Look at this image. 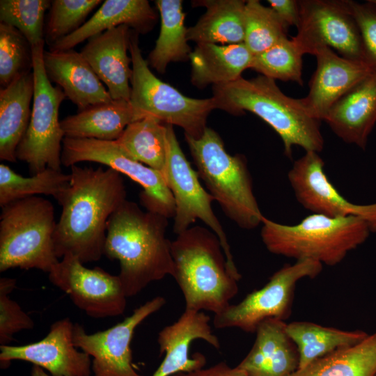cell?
<instances>
[{"label": "cell", "mask_w": 376, "mask_h": 376, "mask_svg": "<svg viewBox=\"0 0 376 376\" xmlns=\"http://www.w3.org/2000/svg\"><path fill=\"white\" fill-rule=\"evenodd\" d=\"M70 181L58 203L62 207L54 234L58 258L67 253L82 263L104 255L107 223L126 199L121 173L111 168L71 167Z\"/></svg>", "instance_id": "1"}, {"label": "cell", "mask_w": 376, "mask_h": 376, "mask_svg": "<svg viewBox=\"0 0 376 376\" xmlns=\"http://www.w3.org/2000/svg\"><path fill=\"white\" fill-rule=\"evenodd\" d=\"M167 219L143 211L127 200L111 215L104 255L118 260V276L127 297L138 295L153 281L173 276L171 242L166 237Z\"/></svg>", "instance_id": "2"}, {"label": "cell", "mask_w": 376, "mask_h": 376, "mask_svg": "<svg viewBox=\"0 0 376 376\" xmlns=\"http://www.w3.org/2000/svg\"><path fill=\"white\" fill-rule=\"evenodd\" d=\"M217 108L233 115L250 111L266 122L282 140L284 154L292 157L293 146L320 152L324 139L319 120L311 117L300 99L285 95L275 80L263 75L213 86Z\"/></svg>", "instance_id": "3"}, {"label": "cell", "mask_w": 376, "mask_h": 376, "mask_svg": "<svg viewBox=\"0 0 376 376\" xmlns=\"http://www.w3.org/2000/svg\"><path fill=\"white\" fill-rule=\"evenodd\" d=\"M173 277L180 288L185 309L219 313L238 292L218 237L207 228L191 226L171 244Z\"/></svg>", "instance_id": "4"}, {"label": "cell", "mask_w": 376, "mask_h": 376, "mask_svg": "<svg viewBox=\"0 0 376 376\" xmlns=\"http://www.w3.org/2000/svg\"><path fill=\"white\" fill-rule=\"evenodd\" d=\"M260 236L267 249L278 256L314 260L334 266L362 244L371 233L368 224L355 216L331 217L312 213L294 225L264 217Z\"/></svg>", "instance_id": "5"}, {"label": "cell", "mask_w": 376, "mask_h": 376, "mask_svg": "<svg viewBox=\"0 0 376 376\" xmlns=\"http://www.w3.org/2000/svg\"><path fill=\"white\" fill-rule=\"evenodd\" d=\"M198 177L230 220L251 230L265 217L258 206L245 157L230 155L217 132L206 127L198 138L185 135Z\"/></svg>", "instance_id": "6"}, {"label": "cell", "mask_w": 376, "mask_h": 376, "mask_svg": "<svg viewBox=\"0 0 376 376\" xmlns=\"http://www.w3.org/2000/svg\"><path fill=\"white\" fill-rule=\"evenodd\" d=\"M56 223L53 204L42 197L1 207L0 272L18 267L49 273L58 262L54 244Z\"/></svg>", "instance_id": "7"}, {"label": "cell", "mask_w": 376, "mask_h": 376, "mask_svg": "<svg viewBox=\"0 0 376 376\" xmlns=\"http://www.w3.org/2000/svg\"><path fill=\"white\" fill-rule=\"evenodd\" d=\"M129 52L132 58L130 102L140 118L152 117L182 128L185 135L200 137L207 118L217 108L214 98H192L158 79L150 70L139 45L138 33L132 32Z\"/></svg>", "instance_id": "8"}, {"label": "cell", "mask_w": 376, "mask_h": 376, "mask_svg": "<svg viewBox=\"0 0 376 376\" xmlns=\"http://www.w3.org/2000/svg\"><path fill=\"white\" fill-rule=\"evenodd\" d=\"M35 88L30 122L16 151L17 159L28 164L31 175L47 168L61 171L64 133L58 120L59 107L66 96L53 86L43 63L44 47L31 48Z\"/></svg>", "instance_id": "9"}, {"label": "cell", "mask_w": 376, "mask_h": 376, "mask_svg": "<svg viewBox=\"0 0 376 376\" xmlns=\"http://www.w3.org/2000/svg\"><path fill=\"white\" fill-rule=\"evenodd\" d=\"M166 161L162 173L175 202L173 232L179 235L190 228L197 219L202 221L218 237L228 266L240 281L242 278L230 251L226 235L213 212V196L201 185L182 150L173 125H167Z\"/></svg>", "instance_id": "10"}, {"label": "cell", "mask_w": 376, "mask_h": 376, "mask_svg": "<svg viewBox=\"0 0 376 376\" xmlns=\"http://www.w3.org/2000/svg\"><path fill=\"white\" fill-rule=\"evenodd\" d=\"M323 265L310 259L296 260L274 272L260 289L248 294L240 302L230 304L214 314L217 329L235 327L247 333L256 332L265 320H285L290 315L295 286L304 278L316 277Z\"/></svg>", "instance_id": "11"}, {"label": "cell", "mask_w": 376, "mask_h": 376, "mask_svg": "<svg viewBox=\"0 0 376 376\" xmlns=\"http://www.w3.org/2000/svg\"><path fill=\"white\" fill-rule=\"evenodd\" d=\"M81 162L107 165L128 176L143 188L140 202L147 211L174 217V199L163 174L136 160L116 141L65 137L62 165L71 167Z\"/></svg>", "instance_id": "12"}, {"label": "cell", "mask_w": 376, "mask_h": 376, "mask_svg": "<svg viewBox=\"0 0 376 376\" xmlns=\"http://www.w3.org/2000/svg\"><path fill=\"white\" fill-rule=\"evenodd\" d=\"M299 4L300 21L292 39L303 55H313L327 46L343 57L367 62L359 27L345 0H300Z\"/></svg>", "instance_id": "13"}, {"label": "cell", "mask_w": 376, "mask_h": 376, "mask_svg": "<svg viewBox=\"0 0 376 376\" xmlns=\"http://www.w3.org/2000/svg\"><path fill=\"white\" fill-rule=\"evenodd\" d=\"M48 274L52 284L91 318L116 317L125 311L127 297L118 275L98 267L87 268L71 253L65 254Z\"/></svg>", "instance_id": "14"}, {"label": "cell", "mask_w": 376, "mask_h": 376, "mask_svg": "<svg viewBox=\"0 0 376 376\" xmlns=\"http://www.w3.org/2000/svg\"><path fill=\"white\" fill-rule=\"evenodd\" d=\"M165 304L163 297L157 296L116 325L93 334L86 333L79 323L74 324V344L93 357L91 370L94 376H144L132 364V337L136 328Z\"/></svg>", "instance_id": "15"}, {"label": "cell", "mask_w": 376, "mask_h": 376, "mask_svg": "<svg viewBox=\"0 0 376 376\" xmlns=\"http://www.w3.org/2000/svg\"><path fill=\"white\" fill-rule=\"evenodd\" d=\"M324 162L319 152L307 151L295 161L288 179L295 196L306 210L331 217L355 216L376 233V203L359 205L351 203L336 189L324 172Z\"/></svg>", "instance_id": "16"}, {"label": "cell", "mask_w": 376, "mask_h": 376, "mask_svg": "<svg viewBox=\"0 0 376 376\" xmlns=\"http://www.w3.org/2000/svg\"><path fill=\"white\" fill-rule=\"evenodd\" d=\"M74 324L69 318L54 322L42 340L24 345H0L1 368L13 360L33 363L52 376H90L91 357L73 342Z\"/></svg>", "instance_id": "17"}, {"label": "cell", "mask_w": 376, "mask_h": 376, "mask_svg": "<svg viewBox=\"0 0 376 376\" xmlns=\"http://www.w3.org/2000/svg\"><path fill=\"white\" fill-rule=\"evenodd\" d=\"M313 55L316 70L308 95L299 99L306 112L321 121L338 100L376 70L366 61L340 56L327 46Z\"/></svg>", "instance_id": "18"}, {"label": "cell", "mask_w": 376, "mask_h": 376, "mask_svg": "<svg viewBox=\"0 0 376 376\" xmlns=\"http://www.w3.org/2000/svg\"><path fill=\"white\" fill-rule=\"evenodd\" d=\"M210 320V317L202 311L185 309L176 322L164 327L158 334L157 343L160 355L164 354V357L152 376H173L203 368L205 357L196 352L190 357L189 352L191 343L199 339L214 348H220Z\"/></svg>", "instance_id": "19"}, {"label": "cell", "mask_w": 376, "mask_h": 376, "mask_svg": "<svg viewBox=\"0 0 376 376\" xmlns=\"http://www.w3.org/2000/svg\"><path fill=\"white\" fill-rule=\"evenodd\" d=\"M132 32L125 24L108 29L88 39L81 52L114 100L130 101L132 69L127 51Z\"/></svg>", "instance_id": "20"}, {"label": "cell", "mask_w": 376, "mask_h": 376, "mask_svg": "<svg viewBox=\"0 0 376 376\" xmlns=\"http://www.w3.org/2000/svg\"><path fill=\"white\" fill-rule=\"evenodd\" d=\"M43 63L47 78L62 88L79 111L112 100L81 52L44 51Z\"/></svg>", "instance_id": "21"}, {"label": "cell", "mask_w": 376, "mask_h": 376, "mask_svg": "<svg viewBox=\"0 0 376 376\" xmlns=\"http://www.w3.org/2000/svg\"><path fill=\"white\" fill-rule=\"evenodd\" d=\"M286 325L275 318L263 322L251 349L237 366L248 376H291L299 368V357Z\"/></svg>", "instance_id": "22"}, {"label": "cell", "mask_w": 376, "mask_h": 376, "mask_svg": "<svg viewBox=\"0 0 376 376\" xmlns=\"http://www.w3.org/2000/svg\"><path fill=\"white\" fill-rule=\"evenodd\" d=\"M324 121L344 142L365 150L376 124V70L338 100Z\"/></svg>", "instance_id": "23"}, {"label": "cell", "mask_w": 376, "mask_h": 376, "mask_svg": "<svg viewBox=\"0 0 376 376\" xmlns=\"http://www.w3.org/2000/svg\"><path fill=\"white\" fill-rule=\"evenodd\" d=\"M156 19V13L146 0H106L79 29L57 41L49 50L72 49L95 35L123 24L138 33H145L150 31Z\"/></svg>", "instance_id": "24"}, {"label": "cell", "mask_w": 376, "mask_h": 376, "mask_svg": "<svg viewBox=\"0 0 376 376\" xmlns=\"http://www.w3.org/2000/svg\"><path fill=\"white\" fill-rule=\"evenodd\" d=\"M253 54L244 42L220 45L199 43L189 54L191 83L198 88L228 84L251 68Z\"/></svg>", "instance_id": "25"}, {"label": "cell", "mask_w": 376, "mask_h": 376, "mask_svg": "<svg viewBox=\"0 0 376 376\" xmlns=\"http://www.w3.org/2000/svg\"><path fill=\"white\" fill-rule=\"evenodd\" d=\"M33 70L23 74L0 91V159L17 161V148L28 128L33 99Z\"/></svg>", "instance_id": "26"}, {"label": "cell", "mask_w": 376, "mask_h": 376, "mask_svg": "<svg viewBox=\"0 0 376 376\" xmlns=\"http://www.w3.org/2000/svg\"><path fill=\"white\" fill-rule=\"evenodd\" d=\"M141 119L130 101L112 100L61 120L65 137L116 141L131 123Z\"/></svg>", "instance_id": "27"}, {"label": "cell", "mask_w": 376, "mask_h": 376, "mask_svg": "<svg viewBox=\"0 0 376 376\" xmlns=\"http://www.w3.org/2000/svg\"><path fill=\"white\" fill-rule=\"evenodd\" d=\"M196 3L205 6L206 12L187 29L188 41L217 45L244 42L246 1L207 0Z\"/></svg>", "instance_id": "28"}, {"label": "cell", "mask_w": 376, "mask_h": 376, "mask_svg": "<svg viewBox=\"0 0 376 376\" xmlns=\"http://www.w3.org/2000/svg\"><path fill=\"white\" fill-rule=\"evenodd\" d=\"M286 331L299 352L298 369L336 350L357 344L368 335L361 330L347 331L307 321L287 323Z\"/></svg>", "instance_id": "29"}, {"label": "cell", "mask_w": 376, "mask_h": 376, "mask_svg": "<svg viewBox=\"0 0 376 376\" xmlns=\"http://www.w3.org/2000/svg\"><path fill=\"white\" fill-rule=\"evenodd\" d=\"M161 17L160 31L148 63L158 72L164 73L170 62L188 59L191 52L187 38L185 13L180 0H157Z\"/></svg>", "instance_id": "30"}, {"label": "cell", "mask_w": 376, "mask_h": 376, "mask_svg": "<svg viewBox=\"0 0 376 376\" xmlns=\"http://www.w3.org/2000/svg\"><path fill=\"white\" fill-rule=\"evenodd\" d=\"M376 332L320 357L291 376H375Z\"/></svg>", "instance_id": "31"}, {"label": "cell", "mask_w": 376, "mask_h": 376, "mask_svg": "<svg viewBox=\"0 0 376 376\" xmlns=\"http://www.w3.org/2000/svg\"><path fill=\"white\" fill-rule=\"evenodd\" d=\"M166 133V124L148 116L129 124L116 141L136 160L162 173Z\"/></svg>", "instance_id": "32"}, {"label": "cell", "mask_w": 376, "mask_h": 376, "mask_svg": "<svg viewBox=\"0 0 376 376\" xmlns=\"http://www.w3.org/2000/svg\"><path fill=\"white\" fill-rule=\"evenodd\" d=\"M70 177V173L49 168L30 177H24L1 164L0 206L37 194L52 196L57 201L68 188Z\"/></svg>", "instance_id": "33"}, {"label": "cell", "mask_w": 376, "mask_h": 376, "mask_svg": "<svg viewBox=\"0 0 376 376\" xmlns=\"http://www.w3.org/2000/svg\"><path fill=\"white\" fill-rule=\"evenodd\" d=\"M244 43L253 54H260L287 38V28L271 7L258 0L246 1Z\"/></svg>", "instance_id": "34"}, {"label": "cell", "mask_w": 376, "mask_h": 376, "mask_svg": "<svg viewBox=\"0 0 376 376\" xmlns=\"http://www.w3.org/2000/svg\"><path fill=\"white\" fill-rule=\"evenodd\" d=\"M49 0H1L0 22L17 29L31 47H44L45 15Z\"/></svg>", "instance_id": "35"}, {"label": "cell", "mask_w": 376, "mask_h": 376, "mask_svg": "<svg viewBox=\"0 0 376 376\" xmlns=\"http://www.w3.org/2000/svg\"><path fill=\"white\" fill-rule=\"evenodd\" d=\"M302 53L288 37L267 50L253 55L251 68L272 79L303 85Z\"/></svg>", "instance_id": "36"}, {"label": "cell", "mask_w": 376, "mask_h": 376, "mask_svg": "<svg viewBox=\"0 0 376 376\" xmlns=\"http://www.w3.org/2000/svg\"><path fill=\"white\" fill-rule=\"evenodd\" d=\"M32 70L33 56L29 41L15 27L0 23L1 88Z\"/></svg>", "instance_id": "37"}, {"label": "cell", "mask_w": 376, "mask_h": 376, "mask_svg": "<svg viewBox=\"0 0 376 376\" xmlns=\"http://www.w3.org/2000/svg\"><path fill=\"white\" fill-rule=\"evenodd\" d=\"M101 0H54L45 26V40L49 47L72 33L84 23L88 15Z\"/></svg>", "instance_id": "38"}, {"label": "cell", "mask_w": 376, "mask_h": 376, "mask_svg": "<svg viewBox=\"0 0 376 376\" xmlns=\"http://www.w3.org/2000/svg\"><path fill=\"white\" fill-rule=\"evenodd\" d=\"M16 286V279H0V345H8L14 334L34 327L33 319L9 295Z\"/></svg>", "instance_id": "39"}, {"label": "cell", "mask_w": 376, "mask_h": 376, "mask_svg": "<svg viewBox=\"0 0 376 376\" xmlns=\"http://www.w3.org/2000/svg\"><path fill=\"white\" fill-rule=\"evenodd\" d=\"M347 7L359 27L366 61L376 70V5L367 1L345 0Z\"/></svg>", "instance_id": "40"}, {"label": "cell", "mask_w": 376, "mask_h": 376, "mask_svg": "<svg viewBox=\"0 0 376 376\" xmlns=\"http://www.w3.org/2000/svg\"><path fill=\"white\" fill-rule=\"evenodd\" d=\"M267 1L287 29L290 26L298 27L300 21L299 1L268 0Z\"/></svg>", "instance_id": "41"}, {"label": "cell", "mask_w": 376, "mask_h": 376, "mask_svg": "<svg viewBox=\"0 0 376 376\" xmlns=\"http://www.w3.org/2000/svg\"><path fill=\"white\" fill-rule=\"evenodd\" d=\"M173 376H248L244 371L238 368L230 367L225 362H219L209 368L185 373H178Z\"/></svg>", "instance_id": "42"}, {"label": "cell", "mask_w": 376, "mask_h": 376, "mask_svg": "<svg viewBox=\"0 0 376 376\" xmlns=\"http://www.w3.org/2000/svg\"><path fill=\"white\" fill-rule=\"evenodd\" d=\"M31 376H52L47 374L42 368L33 365L31 370Z\"/></svg>", "instance_id": "43"}, {"label": "cell", "mask_w": 376, "mask_h": 376, "mask_svg": "<svg viewBox=\"0 0 376 376\" xmlns=\"http://www.w3.org/2000/svg\"><path fill=\"white\" fill-rule=\"evenodd\" d=\"M376 376V375H375Z\"/></svg>", "instance_id": "44"}]
</instances>
